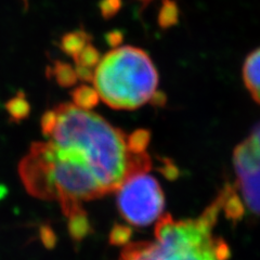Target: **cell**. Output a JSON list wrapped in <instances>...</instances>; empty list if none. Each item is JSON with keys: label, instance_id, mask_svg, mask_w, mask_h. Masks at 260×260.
Listing matches in <instances>:
<instances>
[{"label": "cell", "instance_id": "cell-14", "mask_svg": "<svg viewBox=\"0 0 260 260\" xmlns=\"http://www.w3.org/2000/svg\"><path fill=\"white\" fill-rule=\"evenodd\" d=\"M151 140V133L149 130L139 129L136 130L129 137H127V145L129 151L133 153H143Z\"/></svg>", "mask_w": 260, "mask_h": 260}, {"label": "cell", "instance_id": "cell-6", "mask_svg": "<svg viewBox=\"0 0 260 260\" xmlns=\"http://www.w3.org/2000/svg\"><path fill=\"white\" fill-rule=\"evenodd\" d=\"M243 80L253 100L260 105V47L251 51L245 59Z\"/></svg>", "mask_w": 260, "mask_h": 260}, {"label": "cell", "instance_id": "cell-7", "mask_svg": "<svg viewBox=\"0 0 260 260\" xmlns=\"http://www.w3.org/2000/svg\"><path fill=\"white\" fill-rule=\"evenodd\" d=\"M91 42L90 34L84 29H76L63 35L61 38V50L74 58L83 49Z\"/></svg>", "mask_w": 260, "mask_h": 260}, {"label": "cell", "instance_id": "cell-16", "mask_svg": "<svg viewBox=\"0 0 260 260\" xmlns=\"http://www.w3.org/2000/svg\"><path fill=\"white\" fill-rule=\"evenodd\" d=\"M130 235H132V230L130 228L116 224L113 228V230L110 235V242L114 245H121L124 246L130 241Z\"/></svg>", "mask_w": 260, "mask_h": 260}, {"label": "cell", "instance_id": "cell-18", "mask_svg": "<svg viewBox=\"0 0 260 260\" xmlns=\"http://www.w3.org/2000/svg\"><path fill=\"white\" fill-rule=\"evenodd\" d=\"M123 39H124V35L120 30H112L105 35V40H107V43L110 46L115 47V48H117L121 43H123Z\"/></svg>", "mask_w": 260, "mask_h": 260}, {"label": "cell", "instance_id": "cell-20", "mask_svg": "<svg viewBox=\"0 0 260 260\" xmlns=\"http://www.w3.org/2000/svg\"><path fill=\"white\" fill-rule=\"evenodd\" d=\"M150 102L154 105H164L166 102V96L164 93H161L159 91H156L154 93V95L152 96V99L150 100Z\"/></svg>", "mask_w": 260, "mask_h": 260}, {"label": "cell", "instance_id": "cell-3", "mask_svg": "<svg viewBox=\"0 0 260 260\" xmlns=\"http://www.w3.org/2000/svg\"><path fill=\"white\" fill-rule=\"evenodd\" d=\"M93 84L100 99L116 110H135L157 91L158 74L149 54L140 48L117 47L94 70Z\"/></svg>", "mask_w": 260, "mask_h": 260}, {"label": "cell", "instance_id": "cell-9", "mask_svg": "<svg viewBox=\"0 0 260 260\" xmlns=\"http://www.w3.org/2000/svg\"><path fill=\"white\" fill-rule=\"evenodd\" d=\"M73 104L81 110H90L94 108L100 100L99 93L92 87L81 85L72 92Z\"/></svg>", "mask_w": 260, "mask_h": 260}, {"label": "cell", "instance_id": "cell-8", "mask_svg": "<svg viewBox=\"0 0 260 260\" xmlns=\"http://www.w3.org/2000/svg\"><path fill=\"white\" fill-rule=\"evenodd\" d=\"M180 18V10L176 0H161L157 14V23L161 29L177 25Z\"/></svg>", "mask_w": 260, "mask_h": 260}, {"label": "cell", "instance_id": "cell-22", "mask_svg": "<svg viewBox=\"0 0 260 260\" xmlns=\"http://www.w3.org/2000/svg\"><path fill=\"white\" fill-rule=\"evenodd\" d=\"M138 2H140V3H141V5H142V9H143V8H145L146 6H149V5L153 2V0H138Z\"/></svg>", "mask_w": 260, "mask_h": 260}, {"label": "cell", "instance_id": "cell-21", "mask_svg": "<svg viewBox=\"0 0 260 260\" xmlns=\"http://www.w3.org/2000/svg\"><path fill=\"white\" fill-rule=\"evenodd\" d=\"M8 194V188L5 184L0 183V201H3Z\"/></svg>", "mask_w": 260, "mask_h": 260}, {"label": "cell", "instance_id": "cell-10", "mask_svg": "<svg viewBox=\"0 0 260 260\" xmlns=\"http://www.w3.org/2000/svg\"><path fill=\"white\" fill-rule=\"evenodd\" d=\"M6 110L9 113L11 120L18 123V121L28 117L30 113V105L26 100L25 94L19 92L6 103Z\"/></svg>", "mask_w": 260, "mask_h": 260}, {"label": "cell", "instance_id": "cell-4", "mask_svg": "<svg viewBox=\"0 0 260 260\" xmlns=\"http://www.w3.org/2000/svg\"><path fill=\"white\" fill-rule=\"evenodd\" d=\"M116 203L125 220L135 226H146L161 217L165 197L158 181L148 173L127 178L117 189Z\"/></svg>", "mask_w": 260, "mask_h": 260}, {"label": "cell", "instance_id": "cell-12", "mask_svg": "<svg viewBox=\"0 0 260 260\" xmlns=\"http://www.w3.org/2000/svg\"><path fill=\"white\" fill-rule=\"evenodd\" d=\"M73 59H74L76 65H78V67H83L94 71L98 67V64L101 61V54L99 50H98L95 47H93L90 43Z\"/></svg>", "mask_w": 260, "mask_h": 260}, {"label": "cell", "instance_id": "cell-1", "mask_svg": "<svg viewBox=\"0 0 260 260\" xmlns=\"http://www.w3.org/2000/svg\"><path fill=\"white\" fill-rule=\"evenodd\" d=\"M50 142L76 150L99 179L105 193L117 191L127 178L148 173L152 160L146 152L133 153L127 136L98 114L65 103L54 109Z\"/></svg>", "mask_w": 260, "mask_h": 260}, {"label": "cell", "instance_id": "cell-13", "mask_svg": "<svg viewBox=\"0 0 260 260\" xmlns=\"http://www.w3.org/2000/svg\"><path fill=\"white\" fill-rule=\"evenodd\" d=\"M53 75L62 87H71L76 84L78 79L75 69H73L70 64L63 62H56L52 70Z\"/></svg>", "mask_w": 260, "mask_h": 260}, {"label": "cell", "instance_id": "cell-17", "mask_svg": "<svg viewBox=\"0 0 260 260\" xmlns=\"http://www.w3.org/2000/svg\"><path fill=\"white\" fill-rule=\"evenodd\" d=\"M164 161L165 164L160 167L159 170L164 174V176L167 179H169V180H175L179 176V169L177 168L176 165H174V162H172L169 159H165Z\"/></svg>", "mask_w": 260, "mask_h": 260}, {"label": "cell", "instance_id": "cell-19", "mask_svg": "<svg viewBox=\"0 0 260 260\" xmlns=\"http://www.w3.org/2000/svg\"><path fill=\"white\" fill-rule=\"evenodd\" d=\"M75 71H76L78 79H81L84 81H92L93 80V76H94L93 70L83 68V67H78V65H76Z\"/></svg>", "mask_w": 260, "mask_h": 260}, {"label": "cell", "instance_id": "cell-11", "mask_svg": "<svg viewBox=\"0 0 260 260\" xmlns=\"http://www.w3.org/2000/svg\"><path fill=\"white\" fill-rule=\"evenodd\" d=\"M69 230L71 237L76 241H80L88 234L90 230V224H89L87 213L84 209L69 218Z\"/></svg>", "mask_w": 260, "mask_h": 260}, {"label": "cell", "instance_id": "cell-5", "mask_svg": "<svg viewBox=\"0 0 260 260\" xmlns=\"http://www.w3.org/2000/svg\"><path fill=\"white\" fill-rule=\"evenodd\" d=\"M233 165L244 205L260 217V123L235 148Z\"/></svg>", "mask_w": 260, "mask_h": 260}, {"label": "cell", "instance_id": "cell-2", "mask_svg": "<svg viewBox=\"0 0 260 260\" xmlns=\"http://www.w3.org/2000/svg\"><path fill=\"white\" fill-rule=\"evenodd\" d=\"M221 210L222 191L197 219L175 220L168 214L161 216L154 230V240L129 241L117 260H229V245L214 234Z\"/></svg>", "mask_w": 260, "mask_h": 260}, {"label": "cell", "instance_id": "cell-15", "mask_svg": "<svg viewBox=\"0 0 260 260\" xmlns=\"http://www.w3.org/2000/svg\"><path fill=\"white\" fill-rule=\"evenodd\" d=\"M123 7V0H100L99 10L104 20L114 18Z\"/></svg>", "mask_w": 260, "mask_h": 260}]
</instances>
